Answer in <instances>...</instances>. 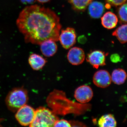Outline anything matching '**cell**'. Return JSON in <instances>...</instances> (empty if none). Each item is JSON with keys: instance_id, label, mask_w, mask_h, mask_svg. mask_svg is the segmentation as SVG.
I'll return each mask as SVG.
<instances>
[{"instance_id": "cell-1", "label": "cell", "mask_w": 127, "mask_h": 127, "mask_svg": "<svg viewBox=\"0 0 127 127\" xmlns=\"http://www.w3.org/2000/svg\"><path fill=\"white\" fill-rule=\"evenodd\" d=\"M16 25L27 43L40 45L47 40H59L60 19L48 8L38 5L26 6L19 14Z\"/></svg>"}, {"instance_id": "cell-2", "label": "cell", "mask_w": 127, "mask_h": 127, "mask_svg": "<svg viewBox=\"0 0 127 127\" xmlns=\"http://www.w3.org/2000/svg\"><path fill=\"white\" fill-rule=\"evenodd\" d=\"M58 119L57 114L52 110L44 107H40L35 111L34 120L30 127H54Z\"/></svg>"}, {"instance_id": "cell-3", "label": "cell", "mask_w": 127, "mask_h": 127, "mask_svg": "<svg viewBox=\"0 0 127 127\" xmlns=\"http://www.w3.org/2000/svg\"><path fill=\"white\" fill-rule=\"evenodd\" d=\"M28 100L27 91L23 88H16L8 94L6 98V103L9 110L16 112L27 104Z\"/></svg>"}, {"instance_id": "cell-4", "label": "cell", "mask_w": 127, "mask_h": 127, "mask_svg": "<svg viewBox=\"0 0 127 127\" xmlns=\"http://www.w3.org/2000/svg\"><path fill=\"white\" fill-rule=\"evenodd\" d=\"M35 111L32 107L25 104L16 112V119L22 126H30L34 120Z\"/></svg>"}, {"instance_id": "cell-5", "label": "cell", "mask_w": 127, "mask_h": 127, "mask_svg": "<svg viewBox=\"0 0 127 127\" xmlns=\"http://www.w3.org/2000/svg\"><path fill=\"white\" fill-rule=\"evenodd\" d=\"M76 37L75 30L71 28H67L62 30L59 35V40L64 48L68 49L76 43Z\"/></svg>"}, {"instance_id": "cell-6", "label": "cell", "mask_w": 127, "mask_h": 127, "mask_svg": "<svg viewBox=\"0 0 127 127\" xmlns=\"http://www.w3.org/2000/svg\"><path fill=\"white\" fill-rule=\"evenodd\" d=\"M74 96L78 102L85 104L92 100L93 96V91L89 86L82 85L75 90Z\"/></svg>"}, {"instance_id": "cell-7", "label": "cell", "mask_w": 127, "mask_h": 127, "mask_svg": "<svg viewBox=\"0 0 127 127\" xmlns=\"http://www.w3.org/2000/svg\"><path fill=\"white\" fill-rule=\"evenodd\" d=\"M93 82L98 87L106 88L109 86L112 82L111 75L106 70H99L94 75Z\"/></svg>"}, {"instance_id": "cell-8", "label": "cell", "mask_w": 127, "mask_h": 127, "mask_svg": "<svg viewBox=\"0 0 127 127\" xmlns=\"http://www.w3.org/2000/svg\"><path fill=\"white\" fill-rule=\"evenodd\" d=\"M87 61L94 68L97 69L99 67L106 65V55L101 51L95 50L88 54Z\"/></svg>"}, {"instance_id": "cell-9", "label": "cell", "mask_w": 127, "mask_h": 127, "mask_svg": "<svg viewBox=\"0 0 127 127\" xmlns=\"http://www.w3.org/2000/svg\"><path fill=\"white\" fill-rule=\"evenodd\" d=\"M67 58L69 62L73 65H78L83 63L85 59V53L80 48L74 47L71 48L67 53Z\"/></svg>"}, {"instance_id": "cell-10", "label": "cell", "mask_w": 127, "mask_h": 127, "mask_svg": "<svg viewBox=\"0 0 127 127\" xmlns=\"http://www.w3.org/2000/svg\"><path fill=\"white\" fill-rule=\"evenodd\" d=\"M41 52L46 57H52L57 51L58 47L56 41L52 40H47L40 44Z\"/></svg>"}, {"instance_id": "cell-11", "label": "cell", "mask_w": 127, "mask_h": 127, "mask_svg": "<svg viewBox=\"0 0 127 127\" xmlns=\"http://www.w3.org/2000/svg\"><path fill=\"white\" fill-rule=\"evenodd\" d=\"M102 26L107 29L114 28L118 22L117 17L114 13L108 11L106 12L101 18Z\"/></svg>"}, {"instance_id": "cell-12", "label": "cell", "mask_w": 127, "mask_h": 127, "mask_svg": "<svg viewBox=\"0 0 127 127\" xmlns=\"http://www.w3.org/2000/svg\"><path fill=\"white\" fill-rule=\"evenodd\" d=\"M28 62L32 69L37 71L43 68L47 61L46 59L40 55L33 53L29 57Z\"/></svg>"}, {"instance_id": "cell-13", "label": "cell", "mask_w": 127, "mask_h": 127, "mask_svg": "<svg viewBox=\"0 0 127 127\" xmlns=\"http://www.w3.org/2000/svg\"><path fill=\"white\" fill-rule=\"evenodd\" d=\"M88 5L89 13L91 17L94 18L101 17L104 10L102 3L97 1H92Z\"/></svg>"}, {"instance_id": "cell-14", "label": "cell", "mask_w": 127, "mask_h": 127, "mask_svg": "<svg viewBox=\"0 0 127 127\" xmlns=\"http://www.w3.org/2000/svg\"><path fill=\"white\" fill-rule=\"evenodd\" d=\"M111 80L114 84L120 85L124 84L127 78L126 71L122 68H117L113 71Z\"/></svg>"}, {"instance_id": "cell-15", "label": "cell", "mask_w": 127, "mask_h": 127, "mask_svg": "<svg viewBox=\"0 0 127 127\" xmlns=\"http://www.w3.org/2000/svg\"><path fill=\"white\" fill-rule=\"evenodd\" d=\"M98 124L101 127H115L117 123L113 115L108 114L102 116L98 121Z\"/></svg>"}, {"instance_id": "cell-16", "label": "cell", "mask_w": 127, "mask_h": 127, "mask_svg": "<svg viewBox=\"0 0 127 127\" xmlns=\"http://www.w3.org/2000/svg\"><path fill=\"white\" fill-rule=\"evenodd\" d=\"M113 35L116 36L120 43H126L127 42V25L124 24L119 27L113 32Z\"/></svg>"}, {"instance_id": "cell-17", "label": "cell", "mask_w": 127, "mask_h": 127, "mask_svg": "<svg viewBox=\"0 0 127 127\" xmlns=\"http://www.w3.org/2000/svg\"><path fill=\"white\" fill-rule=\"evenodd\" d=\"M74 9L79 11H84L93 0H67Z\"/></svg>"}, {"instance_id": "cell-18", "label": "cell", "mask_w": 127, "mask_h": 127, "mask_svg": "<svg viewBox=\"0 0 127 127\" xmlns=\"http://www.w3.org/2000/svg\"><path fill=\"white\" fill-rule=\"evenodd\" d=\"M119 16L122 22L126 23L127 22V4L124 3L121 5L118 11Z\"/></svg>"}, {"instance_id": "cell-19", "label": "cell", "mask_w": 127, "mask_h": 127, "mask_svg": "<svg viewBox=\"0 0 127 127\" xmlns=\"http://www.w3.org/2000/svg\"><path fill=\"white\" fill-rule=\"evenodd\" d=\"M54 127H70L71 126L69 122L63 119L61 120L58 119L56 122Z\"/></svg>"}, {"instance_id": "cell-20", "label": "cell", "mask_w": 127, "mask_h": 127, "mask_svg": "<svg viewBox=\"0 0 127 127\" xmlns=\"http://www.w3.org/2000/svg\"><path fill=\"white\" fill-rule=\"evenodd\" d=\"M109 4L118 6L125 3L127 0H106Z\"/></svg>"}, {"instance_id": "cell-21", "label": "cell", "mask_w": 127, "mask_h": 127, "mask_svg": "<svg viewBox=\"0 0 127 127\" xmlns=\"http://www.w3.org/2000/svg\"><path fill=\"white\" fill-rule=\"evenodd\" d=\"M111 62L113 63H117L121 61L120 56L117 53L112 54L110 57Z\"/></svg>"}, {"instance_id": "cell-22", "label": "cell", "mask_w": 127, "mask_h": 127, "mask_svg": "<svg viewBox=\"0 0 127 127\" xmlns=\"http://www.w3.org/2000/svg\"><path fill=\"white\" fill-rule=\"evenodd\" d=\"M36 0H21V1L25 4H31L35 2Z\"/></svg>"}, {"instance_id": "cell-23", "label": "cell", "mask_w": 127, "mask_h": 127, "mask_svg": "<svg viewBox=\"0 0 127 127\" xmlns=\"http://www.w3.org/2000/svg\"><path fill=\"white\" fill-rule=\"evenodd\" d=\"M38 2L42 4H44V3H46L50 1V0H36Z\"/></svg>"}]
</instances>
